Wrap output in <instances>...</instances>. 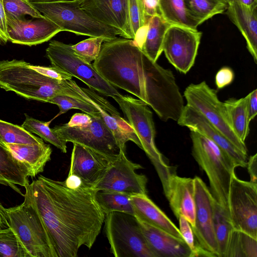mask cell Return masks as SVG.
<instances>
[{"label": "cell", "instance_id": "3957f363", "mask_svg": "<svg viewBox=\"0 0 257 257\" xmlns=\"http://www.w3.org/2000/svg\"><path fill=\"white\" fill-rule=\"evenodd\" d=\"M0 87L27 99L44 102L59 94L78 98L65 80L49 77L46 66L34 65L23 60L0 61Z\"/></svg>", "mask_w": 257, "mask_h": 257}, {"label": "cell", "instance_id": "7402d4cb", "mask_svg": "<svg viewBox=\"0 0 257 257\" xmlns=\"http://www.w3.org/2000/svg\"><path fill=\"white\" fill-rule=\"evenodd\" d=\"M137 219L149 247L156 257H192V251L184 240Z\"/></svg>", "mask_w": 257, "mask_h": 257}, {"label": "cell", "instance_id": "83f0119b", "mask_svg": "<svg viewBox=\"0 0 257 257\" xmlns=\"http://www.w3.org/2000/svg\"><path fill=\"white\" fill-rule=\"evenodd\" d=\"M249 95L239 99L230 98L224 102L230 127L242 142L249 133L248 102Z\"/></svg>", "mask_w": 257, "mask_h": 257}, {"label": "cell", "instance_id": "d6a6232c", "mask_svg": "<svg viewBox=\"0 0 257 257\" xmlns=\"http://www.w3.org/2000/svg\"><path fill=\"white\" fill-rule=\"evenodd\" d=\"M131 196L115 191L97 190L95 198L105 215L117 211L134 215Z\"/></svg>", "mask_w": 257, "mask_h": 257}, {"label": "cell", "instance_id": "7dc6e473", "mask_svg": "<svg viewBox=\"0 0 257 257\" xmlns=\"http://www.w3.org/2000/svg\"><path fill=\"white\" fill-rule=\"evenodd\" d=\"M9 227L8 216L5 208L0 202V229Z\"/></svg>", "mask_w": 257, "mask_h": 257}, {"label": "cell", "instance_id": "8fae6325", "mask_svg": "<svg viewBox=\"0 0 257 257\" xmlns=\"http://www.w3.org/2000/svg\"><path fill=\"white\" fill-rule=\"evenodd\" d=\"M228 213L234 229L257 239V184L239 179L235 173L230 183Z\"/></svg>", "mask_w": 257, "mask_h": 257}, {"label": "cell", "instance_id": "f1b7e54d", "mask_svg": "<svg viewBox=\"0 0 257 257\" xmlns=\"http://www.w3.org/2000/svg\"><path fill=\"white\" fill-rule=\"evenodd\" d=\"M129 16L134 40L139 47L142 32L145 31L150 18L159 14L153 0H128Z\"/></svg>", "mask_w": 257, "mask_h": 257}, {"label": "cell", "instance_id": "f35d334b", "mask_svg": "<svg viewBox=\"0 0 257 257\" xmlns=\"http://www.w3.org/2000/svg\"><path fill=\"white\" fill-rule=\"evenodd\" d=\"M104 42L106 40L102 37H92L71 45V48L79 58L91 63L97 58Z\"/></svg>", "mask_w": 257, "mask_h": 257}, {"label": "cell", "instance_id": "44dd1931", "mask_svg": "<svg viewBox=\"0 0 257 257\" xmlns=\"http://www.w3.org/2000/svg\"><path fill=\"white\" fill-rule=\"evenodd\" d=\"M164 194L176 217L178 219L180 216H183L191 227H194L195 206L193 179L180 177L173 173Z\"/></svg>", "mask_w": 257, "mask_h": 257}, {"label": "cell", "instance_id": "cb8c5ba5", "mask_svg": "<svg viewBox=\"0 0 257 257\" xmlns=\"http://www.w3.org/2000/svg\"><path fill=\"white\" fill-rule=\"evenodd\" d=\"M131 199L137 218L184 240L179 228L147 194L134 195Z\"/></svg>", "mask_w": 257, "mask_h": 257}, {"label": "cell", "instance_id": "c3c4849f", "mask_svg": "<svg viewBox=\"0 0 257 257\" xmlns=\"http://www.w3.org/2000/svg\"><path fill=\"white\" fill-rule=\"evenodd\" d=\"M227 5L239 3L248 6L257 5V0H223Z\"/></svg>", "mask_w": 257, "mask_h": 257}, {"label": "cell", "instance_id": "ba28073f", "mask_svg": "<svg viewBox=\"0 0 257 257\" xmlns=\"http://www.w3.org/2000/svg\"><path fill=\"white\" fill-rule=\"evenodd\" d=\"M9 227L30 257H55L47 231L38 215L25 200L6 208Z\"/></svg>", "mask_w": 257, "mask_h": 257}, {"label": "cell", "instance_id": "b9f144b4", "mask_svg": "<svg viewBox=\"0 0 257 257\" xmlns=\"http://www.w3.org/2000/svg\"><path fill=\"white\" fill-rule=\"evenodd\" d=\"M234 77V72L230 67H223L218 71L215 75V84L218 89H222L231 84Z\"/></svg>", "mask_w": 257, "mask_h": 257}, {"label": "cell", "instance_id": "5bb4252c", "mask_svg": "<svg viewBox=\"0 0 257 257\" xmlns=\"http://www.w3.org/2000/svg\"><path fill=\"white\" fill-rule=\"evenodd\" d=\"M202 33L197 29L171 25L163 43V51L169 62L179 71L186 74L193 66Z\"/></svg>", "mask_w": 257, "mask_h": 257}, {"label": "cell", "instance_id": "2e32d148", "mask_svg": "<svg viewBox=\"0 0 257 257\" xmlns=\"http://www.w3.org/2000/svg\"><path fill=\"white\" fill-rule=\"evenodd\" d=\"M195 206V226L192 228L200 245L218 257L213 226V197L210 190L199 177L193 178Z\"/></svg>", "mask_w": 257, "mask_h": 257}, {"label": "cell", "instance_id": "60d3db41", "mask_svg": "<svg viewBox=\"0 0 257 257\" xmlns=\"http://www.w3.org/2000/svg\"><path fill=\"white\" fill-rule=\"evenodd\" d=\"M178 219L179 224V229L184 240L192 251V257L215 256L213 254L205 250L200 245L188 221L182 216H180Z\"/></svg>", "mask_w": 257, "mask_h": 257}, {"label": "cell", "instance_id": "836d02e7", "mask_svg": "<svg viewBox=\"0 0 257 257\" xmlns=\"http://www.w3.org/2000/svg\"><path fill=\"white\" fill-rule=\"evenodd\" d=\"M193 17L200 25L213 16L222 14L228 7L223 0H184Z\"/></svg>", "mask_w": 257, "mask_h": 257}, {"label": "cell", "instance_id": "4316f807", "mask_svg": "<svg viewBox=\"0 0 257 257\" xmlns=\"http://www.w3.org/2000/svg\"><path fill=\"white\" fill-rule=\"evenodd\" d=\"M170 26L159 14L153 15L148 20L140 48L154 62L163 52L165 35Z\"/></svg>", "mask_w": 257, "mask_h": 257}, {"label": "cell", "instance_id": "603a6c76", "mask_svg": "<svg viewBox=\"0 0 257 257\" xmlns=\"http://www.w3.org/2000/svg\"><path fill=\"white\" fill-rule=\"evenodd\" d=\"M226 14L244 38L248 51L257 63V5H228Z\"/></svg>", "mask_w": 257, "mask_h": 257}, {"label": "cell", "instance_id": "d4e9b609", "mask_svg": "<svg viewBox=\"0 0 257 257\" xmlns=\"http://www.w3.org/2000/svg\"><path fill=\"white\" fill-rule=\"evenodd\" d=\"M1 144L28 168L32 178L43 172L47 163L51 160L52 149L44 142L33 144Z\"/></svg>", "mask_w": 257, "mask_h": 257}, {"label": "cell", "instance_id": "7a4b0ae2", "mask_svg": "<svg viewBox=\"0 0 257 257\" xmlns=\"http://www.w3.org/2000/svg\"><path fill=\"white\" fill-rule=\"evenodd\" d=\"M92 65L112 86L151 106L163 121L179 119L184 100L173 73L151 59L134 40L104 42Z\"/></svg>", "mask_w": 257, "mask_h": 257}, {"label": "cell", "instance_id": "d590c367", "mask_svg": "<svg viewBox=\"0 0 257 257\" xmlns=\"http://www.w3.org/2000/svg\"><path fill=\"white\" fill-rule=\"evenodd\" d=\"M44 142L22 126L0 119V143L33 144Z\"/></svg>", "mask_w": 257, "mask_h": 257}, {"label": "cell", "instance_id": "30bf717a", "mask_svg": "<svg viewBox=\"0 0 257 257\" xmlns=\"http://www.w3.org/2000/svg\"><path fill=\"white\" fill-rule=\"evenodd\" d=\"M187 105L200 112L218 129L237 148L247 155L245 143L240 141L231 129L224 102L219 100L217 91L205 81L191 83L184 92Z\"/></svg>", "mask_w": 257, "mask_h": 257}, {"label": "cell", "instance_id": "484cf974", "mask_svg": "<svg viewBox=\"0 0 257 257\" xmlns=\"http://www.w3.org/2000/svg\"><path fill=\"white\" fill-rule=\"evenodd\" d=\"M31 173L28 168L0 143V184L9 186L24 196L17 186L29 184Z\"/></svg>", "mask_w": 257, "mask_h": 257}, {"label": "cell", "instance_id": "74e56055", "mask_svg": "<svg viewBox=\"0 0 257 257\" xmlns=\"http://www.w3.org/2000/svg\"><path fill=\"white\" fill-rule=\"evenodd\" d=\"M0 257H30L10 227L0 229Z\"/></svg>", "mask_w": 257, "mask_h": 257}, {"label": "cell", "instance_id": "8992f818", "mask_svg": "<svg viewBox=\"0 0 257 257\" xmlns=\"http://www.w3.org/2000/svg\"><path fill=\"white\" fill-rule=\"evenodd\" d=\"M112 98L118 104L139 138L142 150L154 165L165 193L169 178L173 172L156 146V130L152 112L148 105L140 99L121 94Z\"/></svg>", "mask_w": 257, "mask_h": 257}, {"label": "cell", "instance_id": "6da1fadb", "mask_svg": "<svg viewBox=\"0 0 257 257\" xmlns=\"http://www.w3.org/2000/svg\"><path fill=\"white\" fill-rule=\"evenodd\" d=\"M25 188L24 200L40 218L55 257H76L82 246L92 247L105 216L93 187L73 176L57 181L40 175Z\"/></svg>", "mask_w": 257, "mask_h": 257}, {"label": "cell", "instance_id": "e575fe53", "mask_svg": "<svg viewBox=\"0 0 257 257\" xmlns=\"http://www.w3.org/2000/svg\"><path fill=\"white\" fill-rule=\"evenodd\" d=\"M51 121H43L26 115L22 126L28 132L39 136L43 140L52 144L64 153L67 152V142L49 126Z\"/></svg>", "mask_w": 257, "mask_h": 257}, {"label": "cell", "instance_id": "d6986e66", "mask_svg": "<svg viewBox=\"0 0 257 257\" xmlns=\"http://www.w3.org/2000/svg\"><path fill=\"white\" fill-rule=\"evenodd\" d=\"M177 122L179 125L196 131L212 141L227 154L237 167H246L247 155L237 148L196 109L187 104L184 105Z\"/></svg>", "mask_w": 257, "mask_h": 257}, {"label": "cell", "instance_id": "e0dca14e", "mask_svg": "<svg viewBox=\"0 0 257 257\" xmlns=\"http://www.w3.org/2000/svg\"><path fill=\"white\" fill-rule=\"evenodd\" d=\"M78 6L98 22L118 31L119 36L134 39L128 0H74Z\"/></svg>", "mask_w": 257, "mask_h": 257}, {"label": "cell", "instance_id": "ab89813d", "mask_svg": "<svg viewBox=\"0 0 257 257\" xmlns=\"http://www.w3.org/2000/svg\"><path fill=\"white\" fill-rule=\"evenodd\" d=\"M7 18L19 19L28 15L32 18H44L29 0H3Z\"/></svg>", "mask_w": 257, "mask_h": 257}, {"label": "cell", "instance_id": "ee69618b", "mask_svg": "<svg viewBox=\"0 0 257 257\" xmlns=\"http://www.w3.org/2000/svg\"><path fill=\"white\" fill-rule=\"evenodd\" d=\"M8 41L7 18L5 13L3 0H0V44H5Z\"/></svg>", "mask_w": 257, "mask_h": 257}, {"label": "cell", "instance_id": "52a82bcc", "mask_svg": "<svg viewBox=\"0 0 257 257\" xmlns=\"http://www.w3.org/2000/svg\"><path fill=\"white\" fill-rule=\"evenodd\" d=\"M104 222L110 251L115 257H156L134 215L112 212L105 215Z\"/></svg>", "mask_w": 257, "mask_h": 257}, {"label": "cell", "instance_id": "f546056e", "mask_svg": "<svg viewBox=\"0 0 257 257\" xmlns=\"http://www.w3.org/2000/svg\"><path fill=\"white\" fill-rule=\"evenodd\" d=\"M159 14L170 25L197 29L199 25L188 11L184 0H158Z\"/></svg>", "mask_w": 257, "mask_h": 257}, {"label": "cell", "instance_id": "9a60e30c", "mask_svg": "<svg viewBox=\"0 0 257 257\" xmlns=\"http://www.w3.org/2000/svg\"><path fill=\"white\" fill-rule=\"evenodd\" d=\"M65 82L78 94L79 98L96 108L122 150L125 152V144L129 141L142 149L141 142L133 127L127 120L121 117L117 110L108 101L92 88L80 87L72 79L65 80Z\"/></svg>", "mask_w": 257, "mask_h": 257}, {"label": "cell", "instance_id": "9c48e42d", "mask_svg": "<svg viewBox=\"0 0 257 257\" xmlns=\"http://www.w3.org/2000/svg\"><path fill=\"white\" fill-rule=\"evenodd\" d=\"M46 56L52 66L59 68L82 81L89 88L105 96L112 97L120 93L95 69L92 64L77 56L71 44L52 40L46 49Z\"/></svg>", "mask_w": 257, "mask_h": 257}, {"label": "cell", "instance_id": "681fc988", "mask_svg": "<svg viewBox=\"0 0 257 257\" xmlns=\"http://www.w3.org/2000/svg\"><path fill=\"white\" fill-rule=\"evenodd\" d=\"M153 1H155L156 2H157V4L158 0H153Z\"/></svg>", "mask_w": 257, "mask_h": 257}, {"label": "cell", "instance_id": "4dcf8cb0", "mask_svg": "<svg viewBox=\"0 0 257 257\" xmlns=\"http://www.w3.org/2000/svg\"><path fill=\"white\" fill-rule=\"evenodd\" d=\"M213 226L218 257H224L231 231L233 229L227 211L214 199Z\"/></svg>", "mask_w": 257, "mask_h": 257}, {"label": "cell", "instance_id": "7c38bea8", "mask_svg": "<svg viewBox=\"0 0 257 257\" xmlns=\"http://www.w3.org/2000/svg\"><path fill=\"white\" fill-rule=\"evenodd\" d=\"M91 117V122L82 127H72L65 123L52 129L67 143L80 144L108 158L116 157L122 150L112 133L100 115Z\"/></svg>", "mask_w": 257, "mask_h": 257}, {"label": "cell", "instance_id": "bcb514c9", "mask_svg": "<svg viewBox=\"0 0 257 257\" xmlns=\"http://www.w3.org/2000/svg\"><path fill=\"white\" fill-rule=\"evenodd\" d=\"M246 167L250 176V181L257 184V154L250 156L247 162Z\"/></svg>", "mask_w": 257, "mask_h": 257}, {"label": "cell", "instance_id": "7bdbcfd3", "mask_svg": "<svg viewBox=\"0 0 257 257\" xmlns=\"http://www.w3.org/2000/svg\"><path fill=\"white\" fill-rule=\"evenodd\" d=\"M92 120L91 116L87 113H76L70 118L67 125L72 127H82L88 125Z\"/></svg>", "mask_w": 257, "mask_h": 257}, {"label": "cell", "instance_id": "4fadbf2b", "mask_svg": "<svg viewBox=\"0 0 257 257\" xmlns=\"http://www.w3.org/2000/svg\"><path fill=\"white\" fill-rule=\"evenodd\" d=\"M142 168L141 165L129 160L125 152L121 150L111 160L104 174L93 188L96 191H115L131 196L147 194V177L136 172Z\"/></svg>", "mask_w": 257, "mask_h": 257}, {"label": "cell", "instance_id": "ffe728a7", "mask_svg": "<svg viewBox=\"0 0 257 257\" xmlns=\"http://www.w3.org/2000/svg\"><path fill=\"white\" fill-rule=\"evenodd\" d=\"M73 144L68 176L74 177L84 185L93 187L102 178L113 158L80 144Z\"/></svg>", "mask_w": 257, "mask_h": 257}, {"label": "cell", "instance_id": "277c9868", "mask_svg": "<svg viewBox=\"0 0 257 257\" xmlns=\"http://www.w3.org/2000/svg\"><path fill=\"white\" fill-rule=\"evenodd\" d=\"M190 137L192 156L207 176L213 197L228 212V191L236 165L227 153L206 137L190 130Z\"/></svg>", "mask_w": 257, "mask_h": 257}, {"label": "cell", "instance_id": "ac0fdd59", "mask_svg": "<svg viewBox=\"0 0 257 257\" xmlns=\"http://www.w3.org/2000/svg\"><path fill=\"white\" fill-rule=\"evenodd\" d=\"M8 41L29 46L47 42L61 29L46 18L28 19L7 18Z\"/></svg>", "mask_w": 257, "mask_h": 257}, {"label": "cell", "instance_id": "5b68a950", "mask_svg": "<svg viewBox=\"0 0 257 257\" xmlns=\"http://www.w3.org/2000/svg\"><path fill=\"white\" fill-rule=\"evenodd\" d=\"M42 15L57 25L62 31L76 35L102 37L106 41L117 38L119 33L93 18L82 10L74 0H29Z\"/></svg>", "mask_w": 257, "mask_h": 257}, {"label": "cell", "instance_id": "8d00e7d4", "mask_svg": "<svg viewBox=\"0 0 257 257\" xmlns=\"http://www.w3.org/2000/svg\"><path fill=\"white\" fill-rule=\"evenodd\" d=\"M47 102L57 105L59 108L57 116L64 114L71 109H77L92 116L100 115L96 108L88 101L71 95L59 94L50 98Z\"/></svg>", "mask_w": 257, "mask_h": 257}, {"label": "cell", "instance_id": "f6af8a7d", "mask_svg": "<svg viewBox=\"0 0 257 257\" xmlns=\"http://www.w3.org/2000/svg\"><path fill=\"white\" fill-rule=\"evenodd\" d=\"M248 102V117L250 121L254 119L257 114V89L249 93Z\"/></svg>", "mask_w": 257, "mask_h": 257}, {"label": "cell", "instance_id": "1f68e13d", "mask_svg": "<svg viewBox=\"0 0 257 257\" xmlns=\"http://www.w3.org/2000/svg\"><path fill=\"white\" fill-rule=\"evenodd\" d=\"M224 257H257V239L233 229Z\"/></svg>", "mask_w": 257, "mask_h": 257}]
</instances>
